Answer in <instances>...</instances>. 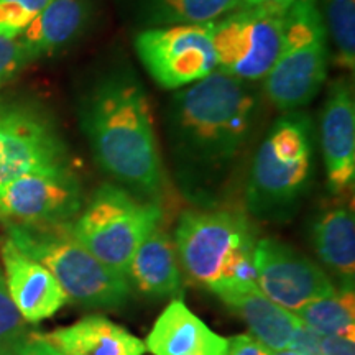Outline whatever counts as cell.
<instances>
[{"mask_svg":"<svg viewBox=\"0 0 355 355\" xmlns=\"http://www.w3.org/2000/svg\"><path fill=\"white\" fill-rule=\"evenodd\" d=\"M273 352L250 334H239L227 339L225 355H272Z\"/></svg>","mask_w":355,"mask_h":355,"instance_id":"cell-27","label":"cell"},{"mask_svg":"<svg viewBox=\"0 0 355 355\" xmlns=\"http://www.w3.org/2000/svg\"><path fill=\"white\" fill-rule=\"evenodd\" d=\"M313 245L324 263L354 285L355 275V219L352 207L332 206L316 217Z\"/></svg>","mask_w":355,"mask_h":355,"instance_id":"cell-20","label":"cell"},{"mask_svg":"<svg viewBox=\"0 0 355 355\" xmlns=\"http://www.w3.org/2000/svg\"><path fill=\"white\" fill-rule=\"evenodd\" d=\"M354 285H344L334 295L319 298L295 311L304 327L318 336H337L355 340Z\"/></svg>","mask_w":355,"mask_h":355,"instance_id":"cell-21","label":"cell"},{"mask_svg":"<svg viewBox=\"0 0 355 355\" xmlns=\"http://www.w3.org/2000/svg\"><path fill=\"white\" fill-rule=\"evenodd\" d=\"M318 340L324 355H355V343L345 337L318 336Z\"/></svg>","mask_w":355,"mask_h":355,"instance_id":"cell-30","label":"cell"},{"mask_svg":"<svg viewBox=\"0 0 355 355\" xmlns=\"http://www.w3.org/2000/svg\"><path fill=\"white\" fill-rule=\"evenodd\" d=\"M327 33L331 60L337 68L355 66V0H316Z\"/></svg>","mask_w":355,"mask_h":355,"instance_id":"cell-23","label":"cell"},{"mask_svg":"<svg viewBox=\"0 0 355 355\" xmlns=\"http://www.w3.org/2000/svg\"><path fill=\"white\" fill-rule=\"evenodd\" d=\"M32 61L21 40L0 37V87L12 81Z\"/></svg>","mask_w":355,"mask_h":355,"instance_id":"cell-25","label":"cell"},{"mask_svg":"<svg viewBox=\"0 0 355 355\" xmlns=\"http://www.w3.org/2000/svg\"><path fill=\"white\" fill-rule=\"evenodd\" d=\"M329 42L316 0H295L285 13L282 46L263 79V91L282 112L311 104L326 83Z\"/></svg>","mask_w":355,"mask_h":355,"instance_id":"cell-6","label":"cell"},{"mask_svg":"<svg viewBox=\"0 0 355 355\" xmlns=\"http://www.w3.org/2000/svg\"><path fill=\"white\" fill-rule=\"evenodd\" d=\"M212 24L148 26L135 35V53L165 91H180L217 71Z\"/></svg>","mask_w":355,"mask_h":355,"instance_id":"cell-9","label":"cell"},{"mask_svg":"<svg viewBox=\"0 0 355 355\" xmlns=\"http://www.w3.org/2000/svg\"><path fill=\"white\" fill-rule=\"evenodd\" d=\"M314 175L313 121L304 110L283 112L261 141L247 181L245 202L263 220L290 217Z\"/></svg>","mask_w":355,"mask_h":355,"instance_id":"cell-4","label":"cell"},{"mask_svg":"<svg viewBox=\"0 0 355 355\" xmlns=\"http://www.w3.org/2000/svg\"><path fill=\"white\" fill-rule=\"evenodd\" d=\"M254 263L257 288L291 313L337 290L321 266L275 239L257 241Z\"/></svg>","mask_w":355,"mask_h":355,"instance_id":"cell-12","label":"cell"},{"mask_svg":"<svg viewBox=\"0 0 355 355\" xmlns=\"http://www.w3.org/2000/svg\"><path fill=\"white\" fill-rule=\"evenodd\" d=\"M25 334H21L19 337H13V339L6 340V343L0 344V355H19Z\"/></svg>","mask_w":355,"mask_h":355,"instance_id":"cell-32","label":"cell"},{"mask_svg":"<svg viewBox=\"0 0 355 355\" xmlns=\"http://www.w3.org/2000/svg\"><path fill=\"white\" fill-rule=\"evenodd\" d=\"M144 344L153 355L227 354V339L216 334L181 300H173L163 309Z\"/></svg>","mask_w":355,"mask_h":355,"instance_id":"cell-15","label":"cell"},{"mask_svg":"<svg viewBox=\"0 0 355 355\" xmlns=\"http://www.w3.org/2000/svg\"><path fill=\"white\" fill-rule=\"evenodd\" d=\"M250 84L214 71L173 94L166 135L186 193L204 196L214 191L250 140L261 109Z\"/></svg>","mask_w":355,"mask_h":355,"instance_id":"cell-1","label":"cell"},{"mask_svg":"<svg viewBox=\"0 0 355 355\" xmlns=\"http://www.w3.org/2000/svg\"><path fill=\"white\" fill-rule=\"evenodd\" d=\"M69 166L60 132L33 107L0 104V186L15 178Z\"/></svg>","mask_w":355,"mask_h":355,"instance_id":"cell-11","label":"cell"},{"mask_svg":"<svg viewBox=\"0 0 355 355\" xmlns=\"http://www.w3.org/2000/svg\"><path fill=\"white\" fill-rule=\"evenodd\" d=\"M158 202L137 198L119 184H102L83 206L71 232L110 270L127 278L128 265L144 239L162 222Z\"/></svg>","mask_w":355,"mask_h":355,"instance_id":"cell-7","label":"cell"},{"mask_svg":"<svg viewBox=\"0 0 355 355\" xmlns=\"http://www.w3.org/2000/svg\"><path fill=\"white\" fill-rule=\"evenodd\" d=\"M321 146L331 193L347 194L355 181V101L347 78L336 79L327 89L321 114Z\"/></svg>","mask_w":355,"mask_h":355,"instance_id":"cell-13","label":"cell"},{"mask_svg":"<svg viewBox=\"0 0 355 355\" xmlns=\"http://www.w3.org/2000/svg\"><path fill=\"white\" fill-rule=\"evenodd\" d=\"M19 355H63L43 334L26 332Z\"/></svg>","mask_w":355,"mask_h":355,"instance_id":"cell-28","label":"cell"},{"mask_svg":"<svg viewBox=\"0 0 355 355\" xmlns=\"http://www.w3.org/2000/svg\"><path fill=\"white\" fill-rule=\"evenodd\" d=\"M25 321L12 303L10 295L7 291L6 278L0 270V344L10 340L13 337L25 334Z\"/></svg>","mask_w":355,"mask_h":355,"instance_id":"cell-26","label":"cell"},{"mask_svg":"<svg viewBox=\"0 0 355 355\" xmlns=\"http://www.w3.org/2000/svg\"><path fill=\"white\" fill-rule=\"evenodd\" d=\"M242 0H140L152 26L212 24L241 7Z\"/></svg>","mask_w":355,"mask_h":355,"instance_id":"cell-22","label":"cell"},{"mask_svg":"<svg viewBox=\"0 0 355 355\" xmlns=\"http://www.w3.org/2000/svg\"><path fill=\"white\" fill-rule=\"evenodd\" d=\"M51 0H0V37L19 38Z\"/></svg>","mask_w":355,"mask_h":355,"instance_id":"cell-24","label":"cell"},{"mask_svg":"<svg viewBox=\"0 0 355 355\" xmlns=\"http://www.w3.org/2000/svg\"><path fill=\"white\" fill-rule=\"evenodd\" d=\"M272 355H303V354L295 349H285V350H277V352H273Z\"/></svg>","mask_w":355,"mask_h":355,"instance_id":"cell-33","label":"cell"},{"mask_svg":"<svg viewBox=\"0 0 355 355\" xmlns=\"http://www.w3.org/2000/svg\"><path fill=\"white\" fill-rule=\"evenodd\" d=\"M285 13L239 7L212 21L217 71L245 83L263 81L282 46Z\"/></svg>","mask_w":355,"mask_h":355,"instance_id":"cell-8","label":"cell"},{"mask_svg":"<svg viewBox=\"0 0 355 355\" xmlns=\"http://www.w3.org/2000/svg\"><path fill=\"white\" fill-rule=\"evenodd\" d=\"M290 349H295L303 355H324L321 347H319L318 334L309 331L308 327L301 326L298 331L293 336Z\"/></svg>","mask_w":355,"mask_h":355,"instance_id":"cell-29","label":"cell"},{"mask_svg":"<svg viewBox=\"0 0 355 355\" xmlns=\"http://www.w3.org/2000/svg\"><path fill=\"white\" fill-rule=\"evenodd\" d=\"M7 227L8 241L48 268L73 303L91 309H115L130 298V282L79 243L71 224Z\"/></svg>","mask_w":355,"mask_h":355,"instance_id":"cell-5","label":"cell"},{"mask_svg":"<svg viewBox=\"0 0 355 355\" xmlns=\"http://www.w3.org/2000/svg\"><path fill=\"white\" fill-rule=\"evenodd\" d=\"M257 241L250 220L234 211H189L175 232L186 275L219 298L257 286Z\"/></svg>","mask_w":355,"mask_h":355,"instance_id":"cell-3","label":"cell"},{"mask_svg":"<svg viewBox=\"0 0 355 355\" xmlns=\"http://www.w3.org/2000/svg\"><path fill=\"white\" fill-rule=\"evenodd\" d=\"M127 279L146 296L165 298L180 293L183 273L175 241L165 230L157 227L144 239L128 265Z\"/></svg>","mask_w":355,"mask_h":355,"instance_id":"cell-16","label":"cell"},{"mask_svg":"<svg viewBox=\"0 0 355 355\" xmlns=\"http://www.w3.org/2000/svg\"><path fill=\"white\" fill-rule=\"evenodd\" d=\"M81 125L102 171L137 198L159 201L165 171L153 115L130 69H112L97 79L81 104Z\"/></svg>","mask_w":355,"mask_h":355,"instance_id":"cell-2","label":"cell"},{"mask_svg":"<svg viewBox=\"0 0 355 355\" xmlns=\"http://www.w3.org/2000/svg\"><path fill=\"white\" fill-rule=\"evenodd\" d=\"M295 0H242L243 8H260V10L286 13Z\"/></svg>","mask_w":355,"mask_h":355,"instance_id":"cell-31","label":"cell"},{"mask_svg":"<svg viewBox=\"0 0 355 355\" xmlns=\"http://www.w3.org/2000/svg\"><path fill=\"white\" fill-rule=\"evenodd\" d=\"M0 255L7 291L25 322L35 324L55 316L68 303V296L48 268L25 255L8 239Z\"/></svg>","mask_w":355,"mask_h":355,"instance_id":"cell-14","label":"cell"},{"mask_svg":"<svg viewBox=\"0 0 355 355\" xmlns=\"http://www.w3.org/2000/svg\"><path fill=\"white\" fill-rule=\"evenodd\" d=\"M89 19V0H51L20 35V40L35 60L61 50L81 37Z\"/></svg>","mask_w":355,"mask_h":355,"instance_id":"cell-18","label":"cell"},{"mask_svg":"<svg viewBox=\"0 0 355 355\" xmlns=\"http://www.w3.org/2000/svg\"><path fill=\"white\" fill-rule=\"evenodd\" d=\"M83 206L81 183L69 166L30 173L0 186V220L7 224H69Z\"/></svg>","mask_w":355,"mask_h":355,"instance_id":"cell-10","label":"cell"},{"mask_svg":"<svg viewBox=\"0 0 355 355\" xmlns=\"http://www.w3.org/2000/svg\"><path fill=\"white\" fill-rule=\"evenodd\" d=\"M241 316L259 343L272 352L290 349L293 336L303 324L291 311L268 300L257 286L220 298Z\"/></svg>","mask_w":355,"mask_h":355,"instance_id":"cell-19","label":"cell"},{"mask_svg":"<svg viewBox=\"0 0 355 355\" xmlns=\"http://www.w3.org/2000/svg\"><path fill=\"white\" fill-rule=\"evenodd\" d=\"M63 355H144L145 344L107 318L87 316L43 334Z\"/></svg>","mask_w":355,"mask_h":355,"instance_id":"cell-17","label":"cell"}]
</instances>
